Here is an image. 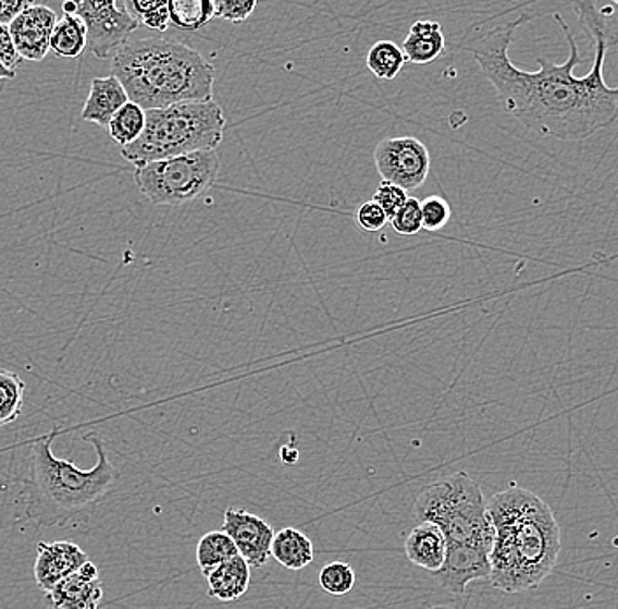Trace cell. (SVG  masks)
<instances>
[{
  "label": "cell",
  "instance_id": "cell-11",
  "mask_svg": "<svg viewBox=\"0 0 618 609\" xmlns=\"http://www.w3.org/2000/svg\"><path fill=\"white\" fill-rule=\"evenodd\" d=\"M446 592L462 596L469 583L491 576V548L483 546H452L446 548L442 569L431 573Z\"/></svg>",
  "mask_w": 618,
  "mask_h": 609
},
{
  "label": "cell",
  "instance_id": "cell-34",
  "mask_svg": "<svg viewBox=\"0 0 618 609\" xmlns=\"http://www.w3.org/2000/svg\"><path fill=\"white\" fill-rule=\"evenodd\" d=\"M30 5H34V0H0V24L10 25Z\"/></svg>",
  "mask_w": 618,
  "mask_h": 609
},
{
  "label": "cell",
  "instance_id": "cell-38",
  "mask_svg": "<svg viewBox=\"0 0 618 609\" xmlns=\"http://www.w3.org/2000/svg\"><path fill=\"white\" fill-rule=\"evenodd\" d=\"M214 2H217V5H219V4H220V0H214Z\"/></svg>",
  "mask_w": 618,
  "mask_h": 609
},
{
  "label": "cell",
  "instance_id": "cell-20",
  "mask_svg": "<svg viewBox=\"0 0 618 609\" xmlns=\"http://www.w3.org/2000/svg\"><path fill=\"white\" fill-rule=\"evenodd\" d=\"M88 31L87 25L76 14L64 13L62 19L57 20L55 28L51 34L50 51L57 57L76 59L87 50Z\"/></svg>",
  "mask_w": 618,
  "mask_h": 609
},
{
  "label": "cell",
  "instance_id": "cell-27",
  "mask_svg": "<svg viewBox=\"0 0 618 609\" xmlns=\"http://www.w3.org/2000/svg\"><path fill=\"white\" fill-rule=\"evenodd\" d=\"M320 586L331 596H345L355 586V571L345 562H331L320 571Z\"/></svg>",
  "mask_w": 618,
  "mask_h": 609
},
{
  "label": "cell",
  "instance_id": "cell-17",
  "mask_svg": "<svg viewBox=\"0 0 618 609\" xmlns=\"http://www.w3.org/2000/svg\"><path fill=\"white\" fill-rule=\"evenodd\" d=\"M400 50L405 53L406 62L415 65L431 64L440 59L446 50L442 24L431 20L415 22L409 27Z\"/></svg>",
  "mask_w": 618,
  "mask_h": 609
},
{
  "label": "cell",
  "instance_id": "cell-26",
  "mask_svg": "<svg viewBox=\"0 0 618 609\" xmlns=\"http://www.w3.org/2000/svg\"><path fill=\"white\" fill-rule=\"evenodd\" d=\"M128 13L139 25L165 33L169 28V0H127Z\"/></svg>",
  "mask_w": 618,
  "mask_h": 609
},
{
  "label": "cell",
  "instance_id": "cell-9",
  "mask_svg": "<svg viewBox=\"0 0 618 609\" xmlns=\"http://www.w3.org/2000/svg\"><path fill=\"white\" fill-rule=\"evenodd\" d=\"M374 165L382 180L411 193L425 184L431 171V154L420 139L396 136L378 143Z\"/></svg>",
  "mask_w": 618,
  "mask_h": 609
},
{
  "label": "cell",
  "instance_id": "cell-4",
  "mask_svg": "<svg viewBox=\"0 0 618 609\" xmlns=\"http://www.w3.org/2000/svg\"><path fill=\"white\" fill-rule=\"evenodd\" d=\"M111 74L143 110L211 101L217 71L199 51L173 39H128L111 59Z\"/></svg>",
  "mask_w": 618,
  "mask_h": 609
},
{
  "label": "cell",
  "instance_id": "cell-25",
  "mask_svg": "<svg viewBox=\"0 0 618 609\" xmlns=\"http://www.w3.org/2000/svg\"><path fill=\"white\" fill-rule=\"evenodd\" d=\"M27 386L14 372L0 368V428L22 416Z\"/></svg>",
  "mask_w": 618,
  "mask_h": 609
},
{
  "label": "cell",
  "instance_id": "cell-29",
  "mask_svg": "<svg viewBox=\"0 0 618 609\" xmlns=\"http://www.w3.org/2000/svg\"><path fill=\"white\" fill-rule=\"evenodd\" d=\"M392 230L400 236H415L422 231V207L417 197H408L405 207L391 219Z\"/></svg>",
  "mask_w": 618,
  "mask_h": 609
},
{
  "label": "cell",
  "instance_id": "cell-15",
  "mask_svg": "<svg viewBox=\"0 0 618 609\" xmlns=\"http://www.w3.org/2000/svg\"><path fill=\"white\" fill-rule=\"evenodd\" d=\"M128 102L127 93L114 74L91 80L90 93L83 105L82 119L108 127L114 113Z\"/></svg>",
  "mask_w": 618,
  "mask_h": 609
},
{
  "label": "cell",
  "instance_id": "cell-23",
  "mask_svg": "<svg viewBox=\"0 0 618 609\" xmlns=\"http://www.w3.org/2000/svg\"><path fill=\"white\" fill-rule=\"evenodd\" d=\"M405 64L406 57L400 47H397L394 41H386V39L374 42L373 47L369 48L368 56H366L368 70L383 82L397 78V74L403 71Z\"/></svg>",
  "mask_w": 618,
  "mask_h": 609
},
{
  "label": "cell",
  "instance_id": "cell-33",
  "mask_svg": "<svg viewBox=\"0 0 618 609\" xmlns=\"http://www.w3.org/2000/svg\"><path fill=\"white\" fill-rule=\"evenodd\" d=\"M22 57L14 48L13 36H11L10 25L0 24V62L10 71L18 70L22 64Z\"/></svg>",
  "mask_w": 618,
  "mask_h": 609
},
{
  "label": "cell",
  "instance_id": "cell-8",
  "mask_svg": "<svg viewBox=\"0 0 618 609\" xmlns=\"http://www.w3.org/2000/svg\"><path fill=\"white\" fill-rule=\"evenodd\" d=\"M64 13L76 14L88 31L87 50L97 59H113L131 39L139 22L116 0H62Z\"/></svg>",
  "mask_w": 618,
  "mask_h": 609
},
{
  "label": "cell",
  "instance_id": "cell-36",
  "mask_svg": "<svg viewBox=\"0 0 618 609\" xmlns=\"http://www.w3.org/2000/svg\"><path fill=\"white\" fill-rule=\"evenodd\" d=\"M429 609H452V608H448V606H432V608Z\"/></svg>",
  "mask_w": 618,
  "mask_h": 609
},
{
  "label": "cell",
  "instance_id": "cell-18",
  "mask_svg": "<svg viewBox=\"0 0 618 609\" xmlns=\"http://www.w3.org/2000/svg\"><path fill=\"white\" fill-rule=\"evenodd\" d=\"M208 585H210V594L214 599L222 602H231L245 596L248 586H250V565L243 559L242 555H237L234 559L227 560L219 568L208 574Z\"/></svg>",
  "mask_w": 618,
  "mask_h": 609
},
{
  "label": "cell",
  "instance_id": "cell-6",
  "mask_svg": "<svg viewBox=\"0 0 618 609\" xmlns=\"http://www.w3.org/2000/svg\"><path fill=\"white\" fill-rule=\"evenodd\" d=\"M413 514L420 523H434L452 546H483L494 543V527L482 488L466 472H457L425 486L415 500Z\"/></svg>",
  "mask_w": 618,
  "mask_h": 609
},
{
  "label": "cell",
  "instance_id": "cell-13",
  "mask_svg": "<svg viewBox=\"0 0 618 609\" xmlns=\"http://www.w3.org/2000/svg\"><path fill=\"white\" fill-rule=\"evenodd\" d=\"M87 560L88 555L82 550V546L71 540L39 543L36 563H34L37 588L45 594H50L57 583L76 573Z\"/></svg>",
  "mask_w": 618,
  "mask_h": 609
},
{
  "label": "cell",
  "instance_id": "cell-16",
  "mask_svg": "<svg viewBox=\"0 0 618 609\" xmlns=\"http://www.w3.org/2000/svg\"><path fill=\"white\" fill-rule=\"evenodd\" d=\"M405 551L409 562L417 568L436 573L446 559V539L434 523H420L406 537Z\"/></svg>",
  "mask_w": 618,
  "mask_h": 609
},
{
  "label": "cell",
  "instance_id": "cell-31",
  "mask_svg": "<svg viewBox=\"0 0 618 609\" xmlns=\"http://www.w3.org/2000/svg\"><path fill=\"white\" fill-rule=\"evenodd\" d=\"M259 0H220L217 19L225 20L228 24H243L257 10Z\"/></svg>",
  "mask_w": 618,
  "mask_h": 609
},
{
  "label": "cell",
  "instance_id": "cell-14",
  "mask_svg": "<svg viewBox=\"0 0 618 609\" xmlns=\"http://www.w3.org/2000/svg\"><path fill=\"white\" fill-rule=\"evenodd\" d=\"M46 597L53 609H99L104 597L99 569L87 560L76 573L57 583Z\"/></svg>",
  "mask_w": 618,
  "mask_h": 609
},
{
  "label": "cell",
  "instance_id": "cell-32",
  "mask_svg": "<svg viewBox=\"0 0 618 609\" xmlns=\"http://www.w3.org/2000/svg\"><path fill=\"white\" fill-rule=\"evenodd\" d=\"M355 220L368 233H378V231H382L388 224V217H386L385 211L373 199L360 205L359 210L355 214Z\"/></svg>",
  "mask_w": 618,
  "mask_h": 609
},
{
  "label": "cell",
  "instance_id": "cell-22",
  "mask_svg": "<svg viewBox=\"0 0 618 609\" xmlns=\"http://www.w3.org/2000/svg\"><path fill=\"white\" fill-rule=\"evenodd\" d=\"M237 555H239V551H237L234 540L223 531L208 532L197 543V565L205 576H208L211 571H214L227 560L234 559Z\"/></svg>",
  "mask_w": 618,
  "mask_h": 609
},
{
  "label": "cell",
  "instance_id": "cell-3",
  "mask_svg": "<svg viewBox=\"0 0 618 609\" xmlns=\"http://www.w3.org/2000/svg\"><path fill=\"white\" fill-rule=\"evenodd\" d=\"M57 434L59 430H53L34 442L28 453L27 476L23 479L25 516L39 527L87 523L120 476L97 434L83 437L97 453L96 465L87 471L67 460L57 459L51 451Z\"/></svg>",
  "mask_w": 618,
  "mask_h": 609
},
{
  "label": "cell",
  "instance_id": "cell-10",
  "mask_svg": "<svg viewBox=\"0 0 618 609\" xmlns=\"http://www.w3.org/2000/svg\"><path fill=\"white\" fill-rule=\"evenodd\" d=\"M222 531L234 540L237 551L250 568H264L271 557L274 531L268 522L245 509L228 508Z\"/></svg>",
  "mask_w": 618,
  "mask_h": 609
},
{
  "label": "cell",
  "instance_id": "cell-35",
  "mask_svg": "<svg viewBox=\"0 0 618 609\" xmlns=\"http://www.w3.org/2000/svg\"><path fill=\"white\" fill-rule=\"evenodd\" d=\"M14 76H16V73L8 70V68L0 62V82H4V80H13Z\"/></svg>",
  "mask_w": 618,
  "mask_h": 609
},
{
  "label": "cell",
  "instance_id": "cell-5",
  "mask_svg": "<svg viewBox=\"0 0 618 609\" xmlns=\"http://www.w3.org/2000/svg\"><path fill=\"white\" fill-rule=\"evenodd\" d=\"M227 120L219 102H177L168 108L146 111L145 131L136 142L122 147V157L136 168L169 157L194 151L217 150Z\"/></svg>",
  "mask_w": 618,
  "mask_h": 609
},
{
  "label": "cell",
  "instance_id": "cell-21",
  "mask_svg": "<svg viewBox=\"0 0 618 609\" xmlns=\"http://www.w3.org/2000/svg\"><path fill=\"white\" fill-rule=\"evenodd\" d=\"M217 10L214 0H169V25L196 33L217 19Z\"/></svg>",
  "mask_w": 618,
  "mask_h": 609
},
{
  "label": "cell",
  "instance_id": "cell-24",
  "mask_svg": "<svg viewBox=\"0 0 618 609\" xmlns=\"http://www.w3.org/2000/svg\"><path fill=\"white\" fill-rule=\"evenodd\" d=\"M145 124L146 110H143L141 106L136 102L128 101L114 113L106 129L110 131L114 143H119L120 147H127L141 136Z\"/></svg>",
  "mask_w": 618,
  "mask_h": 609
},
{
  "label": "cell",
  "instance_id": "cell-12",
  "mask_svg": "<svg viewBox=\"0 0 618 609\" xmlns=\"http://www.w3.org/2000/svg\"><path fill=\"white\" fill-rule=\"evenodd\" d=\"M57 13L48 5H30L10 24L14 48L23 60L41 62L50 53V39Z\"/></svg>",
  "mask_w": 618,
  "mask_h": 609
},
{
  "label": "cell",
  "instance_id": "cell-37",
  "mask_svg": "<svg viewBox=\"0 0 618 609\" xmlns=\"http://www.w3.org/2000/svg\"><path fill=\"white\" fill-rule=\"evenodd\" d=\"M611 2H614V4L618 5V0H611Z\"/></svg>",
  "mask_w": 618,
  "mask_h": 609
},
{
  "label": "cell",
  "instance_id": "cell-2",
  "mask_svg": "<svg viewBox=\"0 0 618 609\" xmlns=\"http://www.w3.org/2000/svg\"><path fill=\"white\" fill-rule=\"evenodd\" d=\"M494 543L491 550L492 585L519 594L551 576L559 560L560 527L551 506L526 488H508L489 502Z\"/></svg>",
  "mask_w": 618,
  "mask_h": 609
},
{
  "label": "cell",
  "instance_id": "cell-7",
  "mask_svg": "<svg viewBox=\"0 0 618 609\" xmlns=\"http://www.w3.org/2000/svg\"><path fill=\"white\" fill-rule=\"evenodd\" d=\"M219 173L217 150H202L136 168L134 182L151 205L182 207L210 191Z\"/></svg>",
  "mask_w": 618,
  "mask_h": 609
},
{
  "label": "cell",
  "instance_id": "cell-28",
  "mask_svg": "<svg viewBox=\"0 0 618 609\" xmlns=\"http://www.w3.org/2000/svg\"><path fill=\"white\" fill-rule=\"evenodd\" d=\"M422 207V230L429 233L442 231L452 219V208L442 196H429L420 202Z\"/></svg>",
  "mask_w": 618,
  "mask_h": 609
},
{
  "label": "cell",
  "instance_id": "cell-1",
  "mask_svg": "<svg viewBox=\"0 0 618 609\" xmlns=\"http://www.w3.org/2000/svg\"><path fill=\"white\" fill-rule=\"evenodd\" d=\"M573 10L578 24L594 41V62L582 78L574 76V68L582 64L583 57L560 13H555L554 20L568 41L569 56L564 64L537 57L540 70L529 73L511 62L509 47L515 31L532 20L529 13L486 31L464 47L496 88L508 115L532 133L560 142H583L618 119V87H609L605 80L606 53L618 45V27L600 13L596 0H573Z\"/></svg>",
  "mask_w": 618,
  "mask_h": 609
},
{
  "label": "cell",
  "instance_id": "cell-19",
  "mask_svg": "<svg viewBox=\"0 0 618 609\" xmlns=\"http://www.w3.org/2000/svg\"><path fill=\"white\" fill-rule=\"evenodd\" d=\"M271 555L283 568L300 571L313 562V543L297 528H283L274 534Z\"/></svg>",
  "mask_w": 618,
  "mask_h": 609
},
{
  "label": "cell",
  "instance_id": "cell-30",
  "mask_svg": "<svg viewBox=\"0 0 618 609\" xmlns=\"http://www.w3.org/2000/svg\"><path fill=\"white\" fill-rule=\"evenodd\" d=\"M373 202L382 207V210L388 217V222H391L392 217L405 207V203L408 202V194L399 185L382 180V184L378 185L376 193H374Z\"/></svg>",
  "mask_w": 618,
  "mask_h": 609
}]
</instances>
